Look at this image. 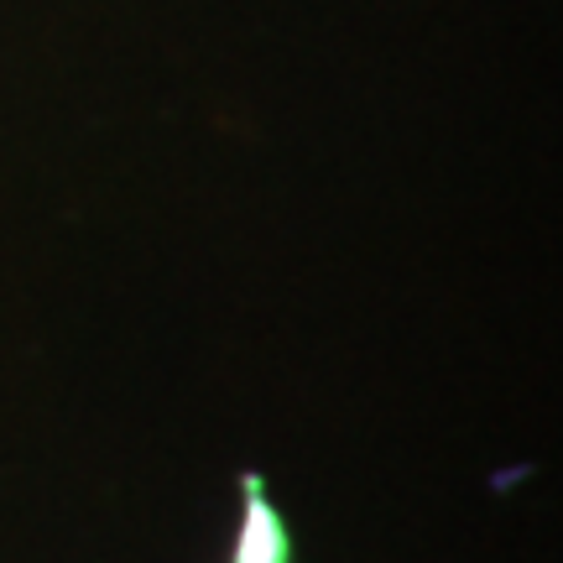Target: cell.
I'll return each mask as SVG.
<instances>
[{
  "mask_svg": "<svg viewBox=\"0 0 563 563\" xmlns=\"http://www.w3.org/2000/svg\"><path fill=\"white\" fill-rule=\"evenodd\" d=\"M235 563H287V538H282V522L272 517V506L256 496L251 517H245V538H241V559Z\"/></svg>",
  "mask_w": 563,
  "mask_h": 563,
  "instance_id": "cell-1",
  "label": "cell"
}]
</instances>
